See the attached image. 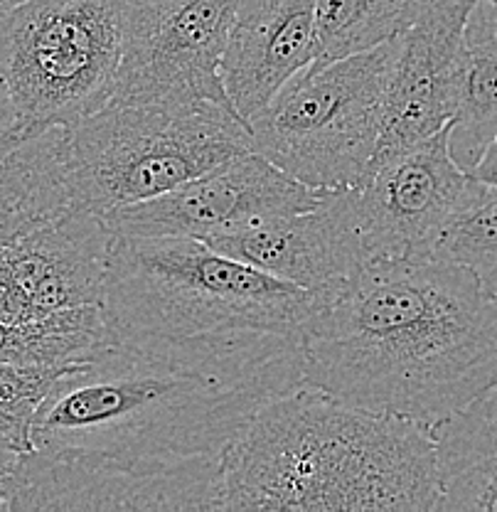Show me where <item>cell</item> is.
<instances>
[{
    "label": "cell",
    "instance_id": "ffe728a7",
    "mask_svg": "<svg viewBox=\"0 0 497 512\" xmlns=\"http://www.w3.org/2000/svg\"><path fill=\"white\" fill-rule=\"evenodd\" d=\"M429 0H318L311 67L360 55L402 37Z\"/></svg>",
    "mask_w": 497,
    "mask_h": 512
},
{
    "label": "cell",
    "instance_id": "ba28073f",
    "mask_svg": "<svg viewBox=\"0 0 497 512\" xmlns=\"http://www.w3.org/2000/svg\"><path fill=\"white\" fill-rule=\"evenodd\" d=\"M217 456L163 463H116L104 458L20 453L5 510H222Z\"/></svg>",
    "mask_w": 497,
    "mask_h": 512
},
{
    "label": "cell",
    "instance_id": "7c38bea8",
    "mask_svg": "<svg viewBox=\"0 0 497 512\" xmlns=\"http://www.w3.org/2000/svg\"><path fill=\"white\" fill-rule=\"evenodd\" d=\"M114 232L104 215L72 205L0 247V293L13 323L104 298Z\"/></svg>",
    "mask_w": 497,
    "mask_h": 512
},
{
    "label": "cell",
    "instance_id": "7402d4cb",
    "mask_svg": "<svg viewBox=\"0 0 497 512\" xmlns=\"http://www.w3.org/2000/svg\"><path fill=\"white\" fill-rule=\"evenodd\" d=\"M60 375V370L0 362V441L23 453L30 451L32 419Z\"/></svg>",
    "mask_w": 497,
    "mask_h": 512
},
{
    "label": "cell",
    "instance_id": "30bf717a",
    "mask_svg": "<svg viewBox=\"0 0 497 512\" xmlns=\"http://www.w3.org/2000/svg\"><path fill=\"white\" fill-rule=\"evenodd\" d=\"M470 185L473 175L448 151V126L377 165L352 188L367 264L436 256Z\"/></svg>",
    "mask_w": 497,
    "mask_h": 512
},
{
    "label": "cell",
    "instance_id": "7a4b0ae2",
    "mask_svg": "<svg viewBox=\"0 0 497 512\" xmlns=\"http://www.w3.org/2000/svg\"><path fill=\"white\" fill-rule=\"evenodd\" d=\"M301 384L434 426L497 384V298L441 256L372 261L318 301Z\"/></svg>",
    "mask_w": 497,
    "mask_h": 512
},
{
    "label": "cell",
    "instance_id": "d4e9b609",
    "mask_svg": "<svg viewBox=\"0 0 497 512\" xmlns=\"http://www.w3.org/2000/svg\"><path fill=\"white\" fill-rule=\"evenodd\" d=\"M15 124H18V119H15V109L13 104H10V96L5 92L3 82H0V136L15 131Z\"/></svg>",
    "mask_w": 497,
    "mask_h": 512
},
{
    "label": "cell",
    "instance_id": "4316f807",
    "mask_svg": "<svg viewBox=\"0 0 497 512\" xmlns=\"http://www.w3.org/2000/svg\"><path fill=\"white\" fill-rule=\"evenodd\" d=\"M490 3H495V5H497V0H490Z\"/></svg>",
    "mask_w": 497,
    "mask_h": 512
},
{
    "label": "cell",
    "instance_id": "8fae6325",
    "mask_svg": "<svg viewBox=\"0 0 497 512\" xmlns=\"http://www.w3.org/2000/svg\"><path fill=\"white\" fill-rule=\"evenodd\" d=\"M318 202L320 190L308 188L254 151L180 188L109 212L106 222L116 237L207 242L242 224L313 210Z\"/></svg>",
    "mask_w": 497,
    "mask_h": 512
},
{
    "label": "cell",
    "instance_id": "44dd1931",
    "mask_svg": "<svg viewBox=\"0 0 497 512\" xmlns=\"http://www.w3.org/2000/svg\"><path fill=\"white\" fill-rule=\"evenodd\" d=\"M436 256L463 264L497 298V188L473 178L470 192L443 234Z\"/></svg>",
    "mask_w": 497,
    "mask_h": 512
},
{
    "label": "cell",
    "instance_id": "484cf974",
    "mask_svg": "<svg viewBox=\"0 0 497 512\" xmlns=\"http://www.w3.org/2000/svg\"><path fill=\"white\" fill-rule=\"evenodd\" d=\"M18 3H25V0H0V10L10 8V5H18Z\"/></svg>",
    "mask_w": 497,
    "mask_h": 512
},
{
    "label": "cell",
    "instance_id": "3957f363",
    "mask_svg": "<svg viewBox=\"0 0 497 512\" xmlns=\"http://www.w3.org/2000/svg\"><path fill=\"white\" fill-rule=\"evenodd\" d=\"M222 510L436 512L431 426L355 407L323 389L269 399L224 448Z\"/></svg>",
    "mask_w": 497,
    "mask_h": 512
},
{
    "label": "cell",
    "instance_id": "4fadbf2b",
    "mask_svg": "<svg viewBox=\"0 0 497 512\" xmlns=\"http://www.w3.org/2000/svg\"><path fill=\"white\" fill-rule=\"evenodd\" d=\"M207 244L313 293L318 301L350 286L367 266L352 188L323 190L313 210L242 224Z\"/></svg>",
    "mask_w": 497,
    "mask_h": 512
},
{
    "label": "cell",
    "instance_id": "52a82bcc",
    "mask_svg": "<svg viewBox=\"0 0 497 512\" xmlns=\"http://www.w3.org/2000/svg\"><path fill=\"white\" fill-rule=\"evenodd\" d=\"M124 0H25L0 10V82L15 128L72 131L116 92Z\"/></svg>",
    "mask_w": 497,
    "mask_h": 512
},
{
    "label": "cell",
    "instance_id": "9a60e30c",
    "mask_svg": "<svg viewBox=\"0 0 497 512\" xmlns=\"http://www.w3.org/2000/svg\"><path fill=\"white\" fill-rule=\"evenodd\" d=\"M318 0H237L222 79L229 101L251 121L315 60Z\"/></svg>",
    "mask_w": 497,
    "mask_h": 512
},
{
    "label": "cell",
    "instance_id": "9c48e42d",
    "mask_svg": "<svg viewBox=\"0 0 497 512\" xmlns=\"http://www.w3.org/2000/svg\"><path fill=\"white\" fill-rule=\"evenodd\" d=\"M234 10L237 0H124L116 99L197 96L232 104L222 62Z\"/></svg>",
    "mask_w": 497,
    "mask_h": 512
},
{
    "label": "cell",
    "instance_id": "cb8c5ba5",
    "mask_svg": "<svg viewBox=\"0 0 497 512\" xmlns=\"http://www.w3.org/2000/svg\"><path fill=\"white\" fill-rule=\"evenodd\" d=\"M470 175H473V178H478V180H483V183L495 185V188H497V138L493 141V146L485 151L483 160L475 165V170Z\"/></svg>",
    "mask_w": 497,
    "mask_h": 512
},
{
    "label": "cell",
    "instance_id": "5bb4252c",
    "mask_svg": "<svg viewBox=\"0 0 497 512\" xmlns=\"http://www.w3.org/2000/svg\"><path fill=\"white\" fill-rule=\"evenodd\" d=\"M475 3L429 0L402 35L370 173L451 124L463 69V30Z\"/></svg>",
    "mask_w": 497,
    "mask_h": 512
},
{
    "label": "cell",
    "instance_id": "d6986e66",
    "mask_svg": "<svg viewBox=\"0 0 497 512\" xmlns=\"http://www.w3.org/2000/svg\"><path fill=\"white\" fill-rule=\"evenodd\" d=\"M114 340L101 303L67 308L28 323L0 320V362L42 370H69Z\"/></svg>",
    "mask_w": 497,
    "mask_h": 512
},
{
    "label": "cell",
    "instance_id": "603a6c76",
    "mask_svg": "<svg viewBox=\"0 0 497 512\" xmlns=\"http://www.w3.org/2000/svg\"><path fill=\"white\" fill-rule=\"evenodd\" d=\"M20 453L23 451H18V448H13L10 444H5V441H0V510H5V490H8L10 473H13Z\"/></svg>",
    "mask_w": 497,
    "mask_h": 512
},
{
    "label": "cell",
    "instance_id": "5b68a950",
    "mask_svg": "<svg viewBox=\"0 0 497 512\" xmlns=\"http://www.w3.org/2000/svg\"><path fill=\"white\" fill-rule=\"evenodd\" d=\"M67 148L72 205L106 217L249 156L254 138L224 101L114 96L67 131Z\"/></svg>",
    "mask_w": 497,
    "mask_h": 512
},
{
    "label": "cell",
    "instance_id": "6da1fadb",
    "mask_svg": "<svg viewBox=\"0 0 497 512\" xmlns=\"http://www.w3.org/2000/svg\"><path fill=\"white\" fill-rule=\"evenodd\" d=\"M301 382V338H114L57 377L32 419L30 451L116 463L222 458L251 416Z\"/></svg>",
    "mask_w": 497,
    "mask_h": 512
},
{
    "label": "cell",
    "instance_id": "277c9868",
    "mask_svg": "<svg viewBox=\"0 0 497 512\" xmlns=\"http://www.w3.org/2000/svg\"><path fill=\"white\" fill-rule=\"evenodd\" d=\"M101 308L121 343L256 333L303 340L318 298L200 239L114 234Z\"/></svg>",
    "mask_w": 497,
    "mask_h": 512
},
{
    "label": "cell",
    "instance_id": "ac0fdd59",
    "mask_svg": "<svg viewBox=\"0 0 497 512\" xmlns=\"http://www.w3.org/2000/svg\"><path fill=\"white\" fill-rule=\"evenodd\" d=\"M497 138V5L478 0L463 30V69L448 151L473 173Z\"/></svg>",
    "mask_w": 497,
    "mask_h": 512
},
{
    "label": "cell",
    "instance_id": "e0dca14e",
    "mask_svg": "<svg viewBox=\"0 0 497 512\" xmlns=\"http://www.w3.org/2000/svg\"><path fill=\"white\" fill-rule=\"evenodd\" d=\"M436 444L438 512H497V384L431 426Z\"/></svg>",
    "mask_w": 497,
    "mask_h": 512
},
{
    "label": "cell",
    "instance_id": "2e32d148",
    "mask_svg": "<svg viewBox=\"0 0 497 512\" xmlns=\"http://www.w3.org/2000/svg\"><path fill=\"white\" fill-rule=\"evenodd\" d=\"M72 207L64 128H15L0 136V247Z\"/></svg>",
    "mask_w": 497,
    "mask_h": 512
},
{
    "label": "cell",
    "instance_id": "8992f818",
    "mask_svg": "<svg viewBox=\"0 0 497 512\" xmlns=\"http://www.w3.org/2000/svg\"><path fill=\"white\" fill-rule=\"evenodd\" d=\"M402 37L288 79L249 121L254 151L313 190L357 188L370 175Z\"/></svg>",
    "mask_w": 497,
    "mask_h": 512
}]
</instances>
